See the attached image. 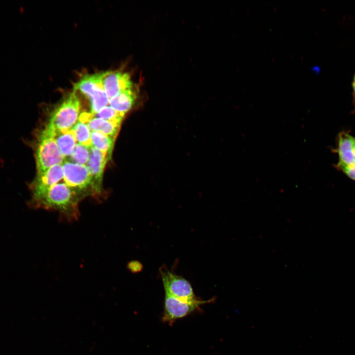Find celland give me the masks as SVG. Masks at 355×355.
I'll return each mask as SVG.
<instances>
[{"instance_id": "8", "label": "cell", "mask_w": 355, "mask_h": 355, "mask_svg": "<svg viewBox=\"0 0 355 355\" xmlns=\"http://www.w3.org/2000/svg\"><path fill=\"white\" fill-rule=\"evenodd\" d=\"M101 82L109 100L120 93L133 88L130 75L120 71H108L101 73Z\"/></svg>"}, {"instance_id": "3", "label": "cell", "mask_w": 355, "mask_h": 355, "mask_svg": "<svg viewBox=\"0 0 355 355\" xmlns=\"http://www.w3.org/2000/svg\"><path fill=\"white\" fill-rule=\"evenodd\" d=\"M80 103L73 91L57 107L46 126L55 133L71 130L77 121Z\"/></svg>"}, {"instance_id": "14", "label": "cell", "mask_w": 355, "mask_h": 355, "mask_svg": "<svg viewBox=\"0 0 355 355\" xmlns=\"http://www.w3.org/2000/svg\"><path fill=\"white\" fill-rule=\"evenodd\" d=\"M55 139L64 158L70 156L76 145V139L71 130L56 133Z\"/></svg>"}, {"instance_id": "12", "label": "cell", "mask_w": 355, "mask_h": 355, "mask_svg": "<svg viewBox=\"0 0 355 355\" xmlns=\"http://www.w3.org/2000/svg\"><path fill=\"white\" fill-rule=\"evenodd\" d=\"M136 99V94L131 88L110 99L109 104L113 109L125 115L134 106Z\"/></svg>"}, {"instance_id": "1", "label": "cell", "mask_w": 355, "mask_h": 355, "mask_svg": "<svg viewBox=\"0 0 355 355\" xmlns=\"http://www.w3.org/2000/svg\"><path fill=\"white\" fill-rule=\"evenodd\" d=\"M80 197L65 182L58 183L41 192L32 194L29 205L35 209L58 212L68 221L79 217L78 202Z\"/></svg>"}, {"instance_id": "10", "label": "cell", "mask_w": 355, "mask_h": 355, "mask_svg": "<svg viewBox=\"0 0 355 355\" xmlns=\"http://www.w3.org/2000/svg\"><path fill=\"white\" fill-rule=\"evenodd\" d=\"M64 178L62 165H56L40 174H37L29 185L32 194L41 192L58 183Z\"/></svg>"}, {"instance_id": "5", "label": "cell", "mask_w": 355, "mask_h": 355, "mask_svg": "<svg viewBox=\"0 0 355 355\" xmlns=\"http://www.w3.org/2000/svg\"><path fill=\"white\" fill-rule=\"evenodd\" d=\"M165 294L187 302L197 303L198 299L190 283L181 276L170 271L166 266L160 269Z\"/></svg>"}, {"instance_id": "21", "label": "cell", "mask_w": 355, "mask_h": 355, "mask_svg": "<svg viewBox=\"0 0 355 355\" xmlns=\"http://www.w3.org/2000/svg\"><path fill=\"white\" fill-rule=\"evenodd\" d=\"M353 97H354V109L353 110L354 113H355V77L354 78V81L353 82Z\"/></svg>"}, {"instance_id": "9", "label": "cell", "mask_w": 355, "mask_h": 355, "mask_svg": "<svg viewBox=\"0 0 355 355\" xmlns=\"http://www.w3.org/2000/svg\"><path fill=\"white\" fill-rule=\"evenodd\" d=\"M110 157L97 148L91 147L90 156L86 167L90 174L94 193L102 192V180L104 169Z\"/></svg>"}, {"instance_id": "19", "label": "cell", "mask_w": 355, "mask_h": 355, "mask_svg": "<svg viewBox=\"0 0 355 355\" xmlns=\"http://www.w3.org/2000/svg\"><path fill=\"white\" fill-rule=\"evenodd\" d=\"M128 269L132 273L141 272L143 268L142 264L138 261L133 260L130 261L127 266Z\"/></svg>"}, {"instance_id": "17", "label": "cell", "mask_w": 355, "mask_h": 355, "mask_svg": "<svg viewBox=\"0 0 355 355\" xmlns=\"http://www.w3.org/2000/svg\"><path fill=\"white\" fill-rule=\"evenodd\" d=\"M91 147L76 143L73 151L70 156L72 162L80 165H86L88 162Z\"/></svg>"}, {"instance_id": "7", "label": "cell", "mask_w": 355, "mask_h": 355, "mask_svg": "<svg viewBox=\"0 0 355 355\" xmlns=\"http://www.w3.org/2000/svg\"><path fill=\"white\" fill-rule=\"evenodd\" d=\"M212 300L210 299L202 300L200 302L191 303L180 300L165 294L162 320L164 322L172 324L178 319L185 317L194 312L200 305Z\"/></svg>"}, {"instance_id": "20", "label": "cell", "mask_w": 355, "mask_h": 355, "mask_svg": "<svg viewBox=\"0 0 355 355\" xmlns=\"http://www.w3.org/2000/svg\"><path fill=\"white\" fill-rule=\"evenodd\" d=\"M338 169L341 170L349 178L355 180V165L350 167H342Z\"/></svg>"}, {"instance_id": "11", "label": "cell", "mask_w": 355, "mask_h": 355, "mask_svg": "<svg viewBox=\"0 0 355 355\" xmlns=\"http://www.w3.org/2000/svg\"><path fill=\"white\" fill-rule=\"evenodd\" d=\"M354 140V137L346 132H342L338 135L337 151L339 162L336 165L338 169L355 165Z\"/></svg>"}, {"instance_id": "6", "label": "cell", "mask_w": 355, "mask_h": 355, "mask_svg": "<svg viewBox=\"0 0 355 355\" xmlns=\"http://www.w3.org/2000/svg\"><path fill=\"white\" fill-rule=\"evenodd\" d=\"M62 167L65 183L80 198L89 187L93 191L91 178L86 165L64 161Z\"/></svg>"}, {"instance_id": "16", "label": "cell", "mask_w": 355, "mask_h": 355, "mask_svg": "<svg viewBox=\"0 0 355 355\" xmlns=\"http://www.w3.org/2000/svg\"><path fill=\"white\" fill-rule=\"evenodd\" d=\"M71 130L78 143L92 147L91 130L86 123L78 119Z\"/></svg>"}, {"instance_id": "13", "label": "cell", "mask_w": 355, "mask_h": 355, "mask_svg": "<svg viewBox=\"0 0 355 355\" xmlns=\"http://www.w3.org/2000/svg\"><path fill=\"white\" fill-rule=\"evenodd\" d=\"M94 115L91 113L86 122L90 130L100 132L115 139L121 125L99 117H94Z\"/></svg>"}, {"instance_id": "18", "label": "cell", "mask_w": 355, "mask_h": 355, "mask_svg": "<svg viewBox=\"0 0 355 355\" xmlns=\"http://www.w3.org/2000/svg\"><path fill=\"white\" fill-rule=\"evenodd\" d=\"M99 118L104 120L121 124L125 114L119 112L110 106H106L102 108L97 113Z\"/></svg>"}, {"instance_id": "22", "label": "cell", "mask_w": 355, "mask_h": 355, "mask_svg": "<svg viewBox=\"0 0 355 355\" xmlns=\"http://www.w3.org/2000/svg\"><path fill=\"white\" fill-rule=\"evenodd\" d=\"M354 156L355 158V138H354Z\"/></svg>"}, {"instance_id": "15", "label": "cell", "mask_w": 355, "mask_h": 355, "mask_svg": "<svg viewBox=\"0 0 355 355\" xmlns=\"http://www.w3.org/2000/svg\"><path fill=\"white\" fill-rule=\"evenodd\" d=\"M91 137L92 146L110 157L115 139L95 131L91 132Z\"/></svg>"}, {"instance_id": "23", "label": "cell", "mask_w": 355, "mask_h": 355, "mask_svg": "<svg viewBox=\"0 0 355 355\" xmlns=\"http://www.w3.org/2000/svg\"></svg>"}, {"instance_id": "4", "label": "cell", "mask_w": 355, "mask_h": 355, "mask_svg": "<svg viewBox=\"0 0 355 355\" xmlns=\"http://www.w3.org/2000/svg\"><path fill=\"white\" fill-rule=\"evenodd\" d=\"M74 91H79L90 100L91 113L97 114L109 103L101 82V73L85 74L74 86Z\"/></svg>"}, {"instance_id": "2", "label": "cell", "mask_w": 355, "mask_h": 355, "mask_svg": "<svg viewBox=\"0 0 355 355\" xmlns=\"http://www.w3.org/2000/svg\"><path fill=\"white\" fill-rule=\"evenodd\" d=\"M36 175L56 165H62L64 157L55 139L54 133L46 126L38 132L34 146Z\"/></svg>"}]
</instances>
